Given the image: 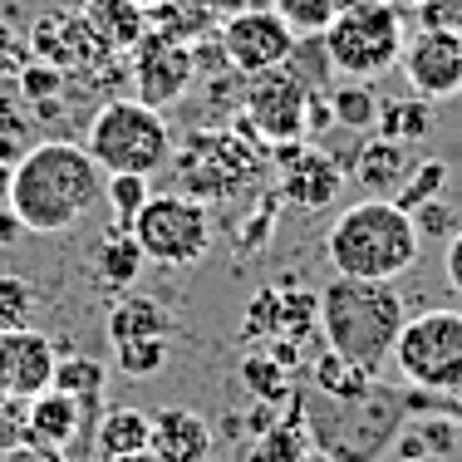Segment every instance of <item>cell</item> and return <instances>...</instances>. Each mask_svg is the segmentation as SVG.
I'll use <instances>...</instances> for the list:
<instances>
[{"label":"cell","instance_id":"obj_30","mask_svg":"<svg viewBox=\"0 0 462 462\" xmlns=\"http://www.w3.org/2000/svg\"><path fill=\"white\" fill-rule=\"evenodd\" d=\"M443 192H448V162L443 158H423V162H413V172L403 178L393 202H399L403 212H413V207H423V202H438Z\"/></svg>","mask_w":462,"mask_h":462},{"label":"cell","instance_id":"obj_39","mask_svg":"<svg viewBox=\"0 0 462 462\" xmlns=\"http://www.w3.org/2000/svg\"><path fill=\"white\" fill-rule=\"evenodd\" d=\"M413 15L418 30H448V35L462 40V0H423Z\"/></svg>","mask_w":462,"mask_h":462},{"label":"cell","instance_id":"obj_10","mask_svg":"<svg viewBox=\"0 0 462 462\" xmlns=\"http://www.w3.org/2000/svg\"><path fill=\"white\" fill-rule=\"evenodd\" d=\"M310 94H315V84H305L291 64L246 74V84H241V118L266 138V148L310 138Z\"/></svg>","mask_w":462,"mask_h":462},{"label":"cell","instance_id":"obj_16","mask_svg":"<svg viewBox=\"0 0 462 462\" xmlns=\"http://www.w3.org/2000/svg\"><path fill=\"white\" fill-rule=\"evenodd\" d=\"M98 409V399H74V393H60V389H45L30 399L25 409V438L30 443H45L54 453H69L74 443L94 448V433H89V413Z\"/></svg>","mask_w":462,"mask_h":462},{"label":"cell","instance_id":"obj_8","mask_svg":"<svg viewBox=\"0 0 462 462\" xmlns=\"http://www.w3.org/2000/svg\"><path fill=\"white\" fill-rule=\"evenodd\" d=\"M128 231L138 236L143 256L152 266L187 271V266H202L207 251H212V207L187 192H158L148 197V207L134 217Z\"/></svg>","mask_w":462,"mask_h":462},{"label":"cell","instance_id":"obj_21","mask_svg":"<svg viewBox=\"0 0 462 462\" xmlns=\"http://www.w3.org/2000/svg\"><path fill=\"white\" fill-rule=\"evenodd\" d=\"M143 266H148V256H143V246H138V236L128 226H118V231H108L104 241H98V251H94V276L108 285V291H134L138 276H143Z\"/></svg>","mask_w":462,"mask_h":462},{"label":"cell","instance_id":"obj_1","mask_svg":"<svg viewBox=\"0 0 462 462\" xmlns=\"http://www.w3.org/2000/svg\"><path fill=\"white\" fill-rule=\"evenodd\" d=\"M108 172L94 162L84 143H30L25 158L15 162V182H10V207L20 212L25 231L35 236H60V231L79 226L98 207Z\"/></svg>","mask_w":462,"mask_h":462},{"label":"cell","instance_id":"obj_2","mask_svg":"<svg viewBox=\"0 0 462 462\" xmlns=\"http://www.w3.org/2000/svg\"><path fill=\"white\" fill-rule=\"evenodd\" d=\"M403 325H409V305H403L393 281H355L335 276L320 291V335L325 349L339 359L359 365L365 374H379L393 359Z\"/></svg>","mask_w":462,"mask_h":462},{"label":"cell","instance_id":"obj_29","mask_svg":"<svg viewBox=\"0 0 462 462\" xmlns=\"http://www.w3.org/2000/svg\"><path fill=\"white\" fill-rule=\"evenodd\" d=\"M104 379H108V369L98 365V359L74 355V359H60V365H54L50 389L74 393V399H104Z\"/></svg>","mask_w":462,"mask_h":462},{"label":"cell","instance_id":"obj_49","mask_svg":"<svg viewBox=\"0 0 462 462\" xmlns=\"http://www.w3.org/2000/svg\"><path fill=\"white\" fill-rule=\"evenodd\" d=\"M10 182H15V162H0V202H10Z\"/></svg>","mask_w":462,"mask_h":462},{"label":"cell","instance_id":"obj_14","mask_svg":"<svg viewBox=\"0 0 462 462\" xmlns=\"http://www.w3.org/2000/svg\"><path fill=\"white\" fill-rule=\"evenodd\" d=\"M399 69L409 79V94L428 104H448L462 94V40L448 30H413L403 40Z\"/></svg>","mask_w":462,"mask_h":462},{"label":"cell","instance_id":"obj_33","mask_svg":"<svg viewBox=\"0 0 462 462\" xmlns=\"http://www.w3.org/2000/svg\"><path fill=\"white\" fill-rule=\"evenodd\" d=\"M114 365L128 379H152V374L168 369V339H128V345H114Z\"/></svg>","mask_w":462,"mask_h":462},{"label":"cell","instance_id":"obj_31","mask_svg":"<svg viewBox=\"0 0 462 462\" xmlns=\"http://www.w3.org/2000/svg\"><path fill=\"white\" fill-rule=\"evenodd\" d=\"M148 178L143 172H108L104 178V202L114 207V217H118V226H134V217L148 207Z\"/></svg>","mask_w":462,"mask_h":462},{"label":"cell","instance_id":"obj_34","mask_svg":"<svg viewBox=\"0 0 462 462\" xmlns=\"http://www.w3.org/2000/svg\"><path fill=\"white\" fill-rule=\"evenodd\" d=\"M271 10L305 40V35H325V25L339 10V0H271Z\"/></svg>","mask_w":462,"mask_h":462},{"label":"cell","instance_id":"obj_36","mask_svg":"<svg viewBox=\"0 0 462 462\" xmlns=\"http://www.w3.org/2000/svg\"><path fill=\"white\" fill-rule=\"evenodd\" d=\"M15 84H20V98H30V104H50V98L64 89V69H54V64H45V60L30 54V60L20 64Z\"/></svg>","mask_w":462,"mask_h":462},{"label":"cell","instance_id":"obj_32","mask_svg":"<svg viewBox=\"0 0 462 462\" xmlns=\"http://www.w3.org/2000/svg\"><path fill=\"white\" fill-rule=\"evenodd\" d=\"M241 379H246V389L256 393L261 403H281L285 393H291V369H285L276 355H251L246 365H241Z\"/></svg>","mask_w":462,"mask_h":462},{"label":"cell","instance_id":"obj_45","mask_svg":"<svg viewBox=\"0 0 462 462\" xmlns=\"http://www.w3.org/2000/svg\"><path fill=\"white\" fill-rule=\"evenodd\" d=\"M20 64H25V45H20L15 40V30L5 25V20H0V74H20Z\"/></svg>","mask_w":462,"mask_h":462},{"label":"cell","instance_id":"obj_22","mask_svg":"<svg viewBox=\"0 0 462 462\" xmlns=\"http://www.w3.org/2000/svg\"><path fill=\"white\" fill-rule=\"evenodd\" d=\"M148 438H152V418L138 409H108L94 428V457L98 462H114L128 453H148Z\"/></svg>","mask_w":462,"mask_h":462},{"label":"cell","instance_id":"obj_35","mask_svg":"<svg viewBox=\"0 0 462 462\" xmlns=\"http://www.w3.org/2000/svg\"><path fill=\"white\" fill-rule=\"evenodd\" d=\"M30 320H35V285L0 276V329H25Z\"/></svg>","mask_w":462,"mask_h":462},{"label":"cell","instance_id":"obj_18","mask_svg":"<svg viewBox=\"0 0 462 462\" xmlns=\"http://www.w3.org/2000/svg\"><path fill=\"white\" fill-rule=\"evenodd\" d=\"M148 453L158 462H207L212 457V423L197 409H162L152 418Z\"/></svg>","mask_w":462,"mask_h":462},{"label":"cell","instance_id":"obj_28","mask_svg":"<svg viewBox=\"0 0 462 462\" xmlns=\"http://www.w3.org/2000/svg\"><path fill=\"white\" fill-rule=\"evenodd\" d=\"M329 108H335V124L349 134H369L379 124V94L369 89V79H345L329 94Z\"/></svg>","mask_w":462,"mask_h":462},{"label":"cell","instance_id":"obj_25","mask_svg":"<svg viewBox=\"0 0 462 462\" xmlns=\"http://www.w3.org/2000/svg\"><path fill=\"white\" fill-rule=\"evenodd\" d=\"M148 30H158V35H168V40H182V45H202L217 30V15L202 0H158V5L148 10Z\"/></svg>","mask_w":462,"mask_h":462},{"label":"cell","instance_id":"obj_37","mask_svg":"<svg viewBox=\"0 0 462 462\" xmlns=\"http://www.w3.org/2000/svg\"><path fill=\"white\" fill-rule=\"evenodd\" d=\"M276 329H281V285H266L246 310V339H276Z\"/></svg>","mask_w":462,"mask_h":462},{"label":"cell","instance_id":"obj_52","mask_svg":"<svg viewBox=\"0 0 462 462\" xmlns=\"http://www.w3.org/2000/svg\"><path fill=\"white\" fill-rule=\"evenodd\" d=\"M399 5H403V10H418V5H423V0H399Z\"/></svg>","mask_w":462,"mask_h":462},{"label":"cell","instance_id":"obj_11","mask_svg":"<svg viewBox=\"0 0 462 462\" xmlns=\"http://www.w3.org/2000/svg\"><path fill=\"white\" fill-rule=\"evenodd\" d=\"M295 30L285 25L271 5H251V10H236L217 25V45H222L226 64L236 74H261V69H281L291 64L295 54Z\"/></svg>","mask_w":462,"mask_h":462},{"label":"cell","instance_id":"obj_26","mask_svg":"<svg viewBox=\"0 0 462 462\" xmlns=\"http://www.w3.org/2000/svg\"><path fill=\"white\" fill-rule=\"evenodd\" d=\"M374 128H379V138L418 143V138L433 134V104H428V98H418V94L389 98V104L379 98V124H374Z\"/></svg>","mask_w":462,"mask_h":462},{"label":"cell","instance_id":"obj_40","mask_svg":"<svg viewBox=\"0 0 462 462\" xmlns=\"http://www.w3.org/2000/svg\"><path fill=\"white\" fill-rule=\"evenodd\" d=\"M413 433L423 438V448H428L433 457H443V453H453V448H457V423H453V418H433V423H418Z\"/></svg>","mask_w":462,"mask_h":462},{"label":"cell","instance_id":"obj_19","mask_svg":"<svg viewBox=\"0 0 462 462\" xmlns=\"http://www.w3.org/2000/svg\"><path fill=\"white\" fill-rule=\"evenodd\" d=\"M349 172H355L359 187H365V197H399V187L413 172V162H409V148H403V143L374 134L365 148H359V158H355Z\"/></svg>","mask_w":462,"mask_h":462},{"label":"cell","instance_id":"obj_51","mask_svg":"<svg viewBox=\"0 0 462 462\" xmlns=\"http://www.w3.org/2000/svg\"><path fill=\"white\" fill-rule=\"evenodd\" d=\"M114 462H158L152 453H128V457H114Z\"/></svg>","mask_w":462,"mask_h":462},{"label":"cell","instance_id":"obj_24","mask_svg":"<svg viewBox=\"0 0 462 462\" xmlns=\"http://www.w3.org/2000/svg\"><path fill=\"white\" fill-rule=\"evenodd\" d=\"M305 448H315L310 443V423H305L300 393H291V409H285V418H276V423L261 433V443L246 453V462H300Z\"/></svg>","mask_w":462,"mask_h":462},{"label":"cell","instance_id":"obj_41","mask_svg":"<svg viewBox=\"0 0 462 462\" xmlns=\"http://www.w3.org/2000/svg\"><path fill=\"white\" fill-rule=\"evenodd\" d=\"M276 202H281V197H266V202H261L256 207V222H246V226H241V246H246V251H261V246H266V236H271V226H276Z\"/></svg>","mask_w":462,"mask_h":462},{"label":"cell","instance_id":"obj_20","mask_svg":"<svg viewBox=\"0 0 462 462\" xmlns=\"http://www.w3.org/2000/svg\"><path fill=\"white\" fill-rule=\"evenodd\" d=\"M108 339L114 345H128V339H168L172 329V310L152 295H138V291H124L108 310Z\"/></svg>","mask_w":462,"mask_h":462},{"label":"cell","instance_id":"obj_23","mask_svg":"<svg viewBox=\"0 0 462 462\" xmlns=\"http://www.w3.org/2000/svg\"><path fill=\"white\" fill-rule=\"evenodd\" d=\"M84 15L108 50H134L148 35V10L138 0H84Z\"/></svg>","mask_w":462,"mask_h":462},{"label":"cell","instance_id":"obj_47","mask_svg":"<svg viewBox=\"0 0 462 462\" xmlns=\"http://www.w3.org/2000/svg\"><path fill=\"white\" fill-rule=\"evenodd\" d=\"M433 409L443 413V418H453V423H462V383H457V389L433 393Z\"/></svg>","mask_w":462,"mask_h":462},{"label":"cell","instance_id":"obj_46","mask_svg":"<svg viewBox=\"0 0 462 462\" xmlns=\"http://www.w3.org/2000/svg\"><path fill=\"white\" fill-rule=\"evenodd\" d=\"M25 236V222H20V212L10 202H0V246H15V241Z\"/></svg>","mask_w":462,"mask_h":462},{"label":"cell","instance_id":"obj_53","mask_svg":"<svg viewBox=\"0 0 462 462\" xmlns=\"http://www.w3.org/2000/svg\"><path fill=\"white\" fill-rule=\"evenodd\" d=\"M409 462H443V457H409Z\"/></svg>","mask_w":462,"mask_h":462},{"label":"cell","instance_id":"obj_54","mask_svg":"<svg viewBox=\"0 0 462 462\" xmlns=\"http://www.w3.org/2000/svg\"><path fill=\"white\" fill-rule=\"evenodd\" d=\"M138 5H143V10H152V5H158V0H138Z\"/></svg>","mask_w":462,"mask_h":462},{"label":"cell","instance_id":"obj_7","mask_svg":"<svg viewBox=\"0 0 462 462\" xmlns=\"http://www.w3.org/2000/svg\"><path fill=\"white\" fill-rule=\"evenodd\" d=\"M84 148L104 172H143L152 178L158 168L172 162V128L162 108L143 104V98H108L89 118Z\"/></svg>","mask_w":462,"mask_h":462},{"label":"cell","instance_id":"obj_50","mask_svg":"<svg viewBox=\"0 0 462 462\" xmlns=\"http://www.w3.org/2000/svg\"><path fill=\"white\" fill-rule=\"evenodd\" d=\"M300 462H329V453H320V448H305Z\"/></svg>","mask_w":462,"mask_h":462},{"label":"cell","instance_id":"obj_43","mask_svg":"<svg viewBox=\"0 0 462 462\" xmlns=\"http://www.w3.org/2000/svg\"><path fill=\"white\" fill-rule=\"evenodd\" d=\"M0 462H69L64 453H54V448H45V443H15V448H0Z\"/></svg>","mask_w":462,"mask_h":462},{"label":"cell","instance_id":"obj_17","mask_svg":"<svg viewBox=\"0 0 462 462\" xmlns=\"http://www.w3.org/2000/svg\"><path fill=\"white\" fill-rule=\"evenodd\" d=\"M54 345L40 329H0V393L10 399H35L54 379Z\"/></svg>","mask_w":462,"mask_h":462},{"label":"cell","instance_id":"obj_9","mask_svg":"<svg viewBox=\"0 0 462 462\" xmlns=\"http://www.w3.org/2000/svg\"><path fill=\"white\" fill-rule=\"evenodd\" d=\"M389 365L403 374L409 389H428V393L457 389L462 383V310L409 315Z\"/></svg>","mask_w":462,"mask_h":462},{"label":"cell","instance_id":"obj_42","mask_svg":"<svg viewBox=\"0 0 462 462\" xmlns=\"http://www.w3.org/2000/svg\"><path fill=\"white\" fill-rule=\"evenodd\" d=\"M30 128V114L15 94H0V138H20Z\"/></svg>","mask_w":462,"mask_h":462},{"label":"cell","instance_id":"obj_5","mask_svg":"<svg viewBox=\"0 0 462 462\" xmlns=\"http://www.w3.org/2000/svg\"><path fill=\"white\" fill-rule=\"evenodd\" d=\"M271 158L266 138L246 124L231 118V128H212V134H192L178 152V192L197 197V202H226V197L246 192L256 182L261 162Z\"/></svg>","mask_w":462,"mask_h":462},{"label":"cell","instance_id":"obj_12","mask_svg":"<svg viewBox=\"0 0 462 462\" xmlns=\"http://www.w3.org/2000/svg\"><path fill=\"white\" fill-rule=\"evenodd\" d=\"M271 158H276V168H281L276 197L291 202L295 212H320V207H329L339 197V187H345V168H339L325 148H315L310 138L276 143Z\"/></svg>","mask_w":462,"mask_h":462},{"label":"cell","instance_id":"obj_3","mask_svg":"<svg viewBox=\"0 0 462 462\" xmlns=\"http://www.w3.org/2000/svg\"><path fill=\"white\" fill-rule=\"evenodd\" d=\"M418 251H423V236L393 197H365L345 207L325 231L329 271L355 281H399L403 271H413Z\"/></svg>","mask_w":462,"mask_h":462},{"label":"cell","instance_id":"obj_15","mask_svg":"<svg viewBox=\"0 0 462 462\" xmlns=\"http://www.w3.org/2000/svg\"><path fill=\"white\" fill-rule=\"evenodd\" d=\"M30 54L54 64V69H89L114 50L98 40V30L89 25L84 10H45L35 35H30Z\"/></svg>","mask_w":462,"mask_h":462},{"label":"cell","instance_id":"obj_27","mask_svg":"<svg viewBox=\"0 0 462 462\" xmlns=\"http://www.w3.org/2000/svg\"><path fill=\"white\" fill-rule=\"evenodd\" d=\"M310 383H315V393H325V399H359V393L374 383V374L349 365V359H339L335 349H325V355L310 365Z\"/></svg>","mask_w":462,"mask_h":462},{"label":"cell","instance_id":"obj_38","mask_svg":"<svg viewBox=\"0 0 462 462\" xmlns=\"http://www.w3.org/2000/svg\"><path fill=\"white\" fill-rule=\"evenodd\" d=\"M409 217H413V226H418V236H423V241H448V236H453V226H457V212L443 202V197H438V202L413 207Z\"/></svg>","mask_w":462,"mask_h":462},{"label":"cell","instance_id":"obj_4","mask_svg":"<svg viewBox=\"0 0 462 462\" xmlns=\"http://www.w3.org/2000/svg\"><path fill=\"white\" fill-rule=\"evenodd\" d=\"M403 413H409L403 399L393 389H383L379 379H374L359 399H325V393H315V399L305 403L310 443L320 448V453H329V462H374L383 448H393Z\"/></svg>","mask_w":462,"mask_h":462},{"label":"cell","instance_id":"obj_44","mask_svg":"<svg viewBox=\"0 0 462 462\" xmlns=\"http://www.w3.org/2000/svg\"><path fill=\"white\" fill-rule=\"evenodd\" d=\"M443 276H448V285L462 295V226L443 241Z\"/></svg>","mask_w":462,"mask_h":462},{"label":"cell","instance_id":"obj_48","mask_svg":"<svg viewBox=\"0 0 462 462\" xmlns=\"http://www.w3.org/2000/svg\"><path fill=\"white\" fill-rule=\"evenodd\" d=\"M207 10H212L217 20H226V15H236V10H251V5H261V0H202Z\"/></svg>","mask_w":462,"mask_h":462},{"label":"cell","instance_id":"obj_6","mask_svg":"<svg viewBox=\"0 0 462 462\" xmlns=\"http://www.w3.org/2000/svg\"><path fill=\"white\" fill-rule=\"evenodd\" d=\"M403 5L399 0H339L320 45L339 79H379L403 54Z\"/></svg>","mask_w":462,"mask_h":462},{"label":"cell","instance_id":"obj_13","mask_svg":"<svg viewBox=\"0 0 462 462\" xmlns=\"http://www.w3.org/2000/svg\"><path fill=\"white\" fill-rule=\"evenodd\" d=\"M128 64H134V89H138L134 98H143V104H152V108L178 104L197 79L192 45L168 40V35H158V30H148V35L128 50Z\"/></svg>","mask_w":462,"mask_h":462}]
</instances>
